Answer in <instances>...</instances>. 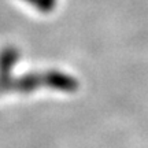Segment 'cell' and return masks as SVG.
<instances>
[{"label":"cell","instance_id":"cell-1","mask_svg":"<svg viewBox=\"0 0 148 148\" xmlns=\"http://www.w3.org/2000/svg\"><path fill=\"white\" fill-rule=\"evenodd\" d=\"M23 1H26L29 4H32L33 7H36L37 10H40L42 12L44 11V0H23Z\"/></svg>","mask_w":148,"mask_h":148},{"label":"cell","instance_id":"cell-2","mask_svg":"<svg viewBox=\"0 0 148 148\" xmlns=\"http://www.w3.org/2000/svg\"><path fill=\"white\" fill-rule=\"evenodd\" d=\"M56 4V0H44V12H51Z\"/></svg>","mask_w":148,"mask_h":148}]
</instances>
